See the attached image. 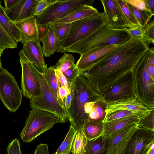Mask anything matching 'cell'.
Listing matches in <instances>:
<instances>
[{"label": "cell", "instance_id": "1", "mask_svg": "<svg viewBox=\"0 0 154 154\" xmlns=\"http://www.w3.org/2000/svg\"><path fill=\"white\" fill-rule=\"evenodd\" d=\"M149 44L141 37H131L88 69L80 72V75L85 76L99 92L134 72L149 49Z\"/></svg>", "mask_w": 154, "mask_h": 154}, {"label": "cell", "instance_id": "2", "mask_svg": "<svg viewBox=\"0 0 154 154\" xmlns=\"http://www.w3.org/2000/svg\"><path fill=\"white\" fill-rule=\"evenodd\" d=\"M69 87L72 98L70 107L66 109L68 120L76 131L82 130L94 104L104 101L84 75L77 77Z\"/></svg>", "mask_w": 154, "mask_h": 154}, {"label": "cell", "instance_id": "3", "mask_svg": "<svg viewBox=\"0 0 154 154\" xmlns=\"http://www.w3.org/2000/svg\"><path fill=\"white\" fill-rule=\"evenodd\" d=\"M127 28L114 29L105 25L64 49L61 53H75L81 54L95 48L114 45H120L131 37Z\"/></svg>", "mask_w": 154, "mask_h": 154}, {"label": "cell", "instance_id": "4", "mask_svg": "<svg viewBox=\"0 0 154 154\" xmlns=\"http://www.w3.org/2000/svg\"><path fill=\"white\" fill-rule=\"evenodd\" d=\"M67 121L48 111L32 109L20 135L23 141L30 142L38 136L52 128L56 124Z\"/></svg>", "mask_w": 154, "mask_h": 154}, {"label": "cell", "instance_id": "5", "mask_svg": "<svg viewBox=\"0 0 154 154\" xmlns=\"http://www.w3.org/2000/svg\"><path fill=\"white\" fill-rule=\"evenodd\" d=\"M148 56L147 51L137 63L133 75L136 98L150 109H154V78L147 70Z\"/></svg>", "mask_w": 154, "mask_h": 154}, {"label": "cell", "instance_id": "6", "mask_svg": "<svg viewBox=\"0 0 154 154\" xmlns=\"http://www.w3.org/2000/svg\"><path fill=\"white\" fill-rule=\"evenodd\" d=\"M106 25L103 13L99 12L90 16L71 23L67 36L59 45L56 51L61 53L64 49Z\"/></svg>", "mask_w": 154, "mask_h": 154}, {"label": "cell", "instance_id": "7", "mask_svg": "<svg viewBox=\"0 0 154 154\" xmlns=\"http://www.w3.org/2000/svg\"><path fill=\"white\" fill-rule=\"evenodd\" d=\"M33 69L40 84L41 93L40 96L30 99L31 108L50 112L67 121L68 120L65 107L58 100L49 87L43 74L33 65Z\"/></svg>", "mask_w": 154, "mask_h": 154}, {"label": "cell", "instance_id": "8", "mask_svg": "<svg viewBox=\"0 0 154 154\" xmlns=\"http://www.w3.org/2000/svg\"><path fill=\"white\" fill-rule=\"evenodd\" d=\"M94 0H57L37 17L38 25L48 26L84 5H92Z\"/></svg>", "mask_w": 154, "mask_h": 154}, {"label": "cell", "instance_id": "9", "mask_svg": "<svg viewBox=\"0 0 154 154\" xmlns=\"http://www.w3.org/2000/svg\"><path fill=\"white\" fill-rule=\"evenodd\" d=\"M22 94L14 77L2 67L0 69V99L10 112H15L20 106Z\"/></svg>", "mask_w": 154, "mask_h": 154}, {"label": "cell", "instance_id": "10", "mask_svg": "<svg viewBox=\"0 0 154 154\" xmlns=\"http://www.w3.org/2000/svg\"><path fill=\"white\" fill-rule=\"evenodd\" d=\"M99 93L107 103L136 98L133 72L125 75L110 86L99 91Z\"/></svg>", "mask_w": 154, "mask_h": 154}, {"label": "cell", "instance_id": "11", "mask_svg": "<svg viewBox=\"0 0 154 154\" xmlns=\"http://www.w3.org/2000/svg\"><path fill=\"white\" fill-rule=\"evenodd\" d=\"M22 68L21 88L24 96L30 99L40 95V85L33 69V65L27 59L22 51L19 53Z\"/></svg>", "mask_w": 154, "mask_h": 154}, {"label": "cell", "instance_id": "12", "mask_svg": "<svg viewBox=\"0 0 154 154\" xmlns=\"http://www.w3.org/2000/svg\"><path fill=\"white\" fill-rule=\"evenodd\" d=\"M154 142V131L138 127L129 140L125 154H145Z\"/></svg>", "mask_w": 154, "mask_h": 154}, {"label": "cell", "instance_id": "13", "mask_svg": "<svg viewBox=\"0 0 154 154\" xmlns=\"http://www.w3.org/2000/svg\"><path fill=\"white\" fill-rule=\"evenodd\" d=\"M103 8V12L108 27L114 29L127 28L125 18L117 0H100Z\"/></svg>", "mask_w": 154, "mask_h": 154}, {"label": "cell", "instance_id": "14", "mask_svg": "<svg viewBox=\"0 0 154 154\" xmlns=\"http://www.w3.org/2000/svg\"><path fill=\"white\" fill-rule=\"evenodd\" d=\"M118 46L114 45L95 48L80 54L75 66L80 73L85 71L106 56Z\"/></svg>", "mask_w": 154, "mask_h": 154}, {"label": "cell", "instance_id": "15", "mask_svg": "<svg viewBox=\"0 0 154 154\" xmlns=\"http://www.w3.org/2000/svg\"><path fill=\"white\" fill-rule=\"evenodd\" d=\"M13 22L19 31V42L23 45L30 42H33L40 45L41 41L36 17L33 16L22 20Z\"/></svg>", "mask_w": 154, "mask_h": 154}, {"label": "cell", "instance_id": "16", "mask_svg": "<svg viewBox=\"0 0 154 154\" xmlns=\"http://www.w3.org/2000/svg\"><path fill=\"white\" fill-rule=\"evenodd\" d=\"M119 110L131 111L137 115L140 119L146 114L150 109L145 107L136 98L129 99L107 103L105 110L106 116Z\"/></svg>", "mask_w": 154, "mask_h": 154}, {"label": "cell", "instance_id": "17", "mask_svg": "<svg viewBox=\"0 0 154 154\" xmlns=\"http://www.w3.org/2000/svg\"><path fill=\"white\" fill-rule=\"evenodd\" d=\"M38 0H18L11 8L5 9L6 13L13 22L17 21L34 15Z\"/></svg>", "mask_w": 154, "mask_h": 154}, {"label": "cell", "instance_id": "18", "mask_svg": "<svg viewBox=\"0 0 154 154\" xmlns=\"http://www.w3.org/2000/svg\"><path fill=\"white\" fill-rule=\"evenodd\" d=\"M28 60L41 72L44 74L47 68L45 63L42 47L33 42L23 45L21 50Z\"/></svg>", "mask_w": 154, "mask_h": 154}, {"label": "cell", "instance_id": "19", "mask_svg": "<svg viewBox=\"0 0 154 154\" xmlns=\"http://www.w3.org/2000/svg\"><path fill=\"white\" fill-rule=\"evenodd\" d=\"M140 118L134 115L115 119L104 123L103 131L102 137L104 141H107L110 136L114 132L126 126L133 123H138Z\"/></svg>", "mask_w": 154, "mask_h": 154}, {"label": "cell", "instance_id": "20", "mask_svg": "<svg viewBox=\"0 0 154 154\" xmlns=\"http://www.w3.org/2000/svg\"><path fill=\"white\" fill-rule=\"evenodd\" d=\"M98 12L99 11L97 9L93 7L92 5H84L70 13L66 17L55 21L52 24L71 23L90 16Z\"/></svg>", "mask_w": 154, "mask_h": 154}, {"label": "cell", "instance_id": "21", "mask_svg": "<svg viewBox=\"0 0 154 154\" xmlns=\"http://www.w3.org/2000/svg\"><path fill=\"white\" fill-rule=\"evenodd\" d=\"M48 30L41 39L43 44V51L46 57H50L57 51L59 42L51 25H49Z\"/></svg>", "mask_w": 154, "mask_h": 154}, {"label": "cell", "instance_id": "22", "mask_svg": "<svg viewBox=\"0 0 154 154\" xmlns=\"http://www.w3.org/2000/svg\"><path fill=\"white\" fill-rule=\"evenodd\" d=\"M0 24L6 32L17 42H19V31L13 22L5 13L0 1Z\"/></svg>", "mask_w": 154, "mask_h": 154}, {"label": "cell", "instance_id": "23", "mask_svg": "<svg viewBox=\"0 0 154 154\" xmlns=\"http://www.w3.org/2000/svg\"><path fill=\"white\" fill-rule=\"evenodd\" d=\"M137 124L133 123L128 125L113 133L106 141L108 146L105 154H111L119 143Z\"/></svg>", "mask_w": 154, "mask_h": 154}, {"label": "cell", "instance_id": "24", "mask_svg": "<svg viewBox=\"0 0 154 154\" xmlns=\"http://www.w3.org/2000/svg\"><path fill=\"white\" fill-rule=\"evenodd\" d=\"M104 128L103 122H87L84 125L82 131L88 140H95L102 136Z\"/></svg>", "mask_w": 154, "mask_h": 154}, {"label": "cell", "instance_id": "25", "mask_svg": "<svg viewBox=\"0 0 154 154\" xmlns=\"http://www.w3.org/2000/svg\"><path fill=\"white\" fill-rule=\"evenodd\" d=\"M107 142L102 136L94 140H87L83 154H105L107 148Z\"/></svg>", "mask_w": 154, "mask_h": 154}, {"label": "cell", "instance_id": "26", "mask_svg": "<svg viewBox=\"0 0 154 154\" xmlns=\"http://www.w3.org/2000/svg\"><path fill=\"white\" fill-rule=\"evenodd\" d=\"M106 105L107 103L104 101L95 103L89 113L87 122H103L106 116Z\"/></svg>", "mask_w": 154, "mask_h": 154}, {"label": "cell", "instance_id": "27", "mask_svg": "<svg viewBox=\"0 0 154 154\" xmlns=\"http://www.w3.org/2000/svg\"><path fill=\"white\" fill-rule=\"evenodd\" d=\"M87 140L82 130L77 131L72 145V154H83Z\"/></svg>", "mask_w": 154, "mask_h": 154}, {"label": "cell", "instance_id": "28", "mask_svg": "<svg viewBox=\"0 0 154 154\" xmlns=\"http://www.w3.org/2000/svg\"><path fill=\"white\" fill-rule=\"evenodd\" d=\"M77 131L71 125L65 138L54 154H70L73 138Z\"/></svg>", "mask_w": 154, "mask_h": 154}, {"label": "cell", "instance_id": "29", "mask_svg": "<svg viewBox=\"0 0 154 154\" xmlns=\"http://www.w3.org/2000/svg\"><path fill=\"white\" fill-rule=\"evenodd\" d=\"M126 4L137 20L140 26L142 28L145 27L154 14L149 12L138 9L133 6Z\"/></svg>", "mask_w": 154, "mask_h": 154}, {"label": "cell", "instance_id": "30", "mask_svg": "<svg viewBox=\"0 0 154 154\" xmlns=\"http://www.w3.org/2000/svg\"><path fill=\"white\" fill-rule=\"evenodd\" d=\"M127 22L128 28L140 27L137 20L124 0H117Z\"/></svg>", "mask_w": 154, "mask_h": 154}, {"label": "cell", "instance_id": "31", "mask_svg": "<svg viewBox=\"0 0 154 154\" xmlns=\"http://www.w3.org/2000/svg\"><path fill=\"white\" fill-rule=\"evenodd\" d=\"M43 75L49 87L58 100L59 86L57 78L55 74L54 69L53 66L50 67L47 69Z\"/></svg>", "mask_w": 154, "mask_h": 154}, {"label": "cell", "instance_id": "32", "mask_svg": "<svg viewBox=\"0 0 154 154\" xmlns=\"http://www.w3.org/2000/svg\"><path fill=\"white\" fill-rule=\"evenodd\" d=\"M75 65L74 58L72 55L65 53L53 67L55 69L59 70L63 73L69 68Z\"/></svg>", "mask_w": 154, "mask_h": 154}, {"label": "cell", "instance_id": "33", "mask_svg": "<svg viewBox=\"0 0 154 154\" xmlns=\"http://www.w3.org/2000/svg\"><path fill=\"white\" fill-rule=\"evenodd\" d=\"M50 25L58 40L59 45L67 36L70 29L71 23H56Z\"/></svg>", "mask_w": 154, "mask_h": 154}, {"label": "cell", "instance_id": "34", "mask_svg": "<svg viewBox=\"0 0 154 154\" xmlns=\"http://www.w3.org/2000/svg\"><path fill=\"white\" fill-rule=\"evenodd\" d=\"M17 46V43L0 24V48L4 50L6 49L16 48Z\"/></svg>", "mask_w": 154, "mask_h": 154}, {"label": "cell", "instance_id": "35", "mask_svg": "<svg viewBox=\"0 0 154 154\" xmlns=\"http://www.w3.org/2000/svg\"><path fill=\"white\" fill-rule=\"evenodd\" d=\"M138 127L137 123L128 132L119 143L111 154H125L128 143Z\"/></svg>", "mask_w": 154, "mask_h": 154}, {"label": "cell", "instance_id": "36", "mask_svg": "<svg viewBox=\"0 0 154 154\" xmlns=\"http://www.w3.org/2000/svg\"><path fill=\"white\" fill-rule=\"evenodd\" d=\"M137 124L139 127L154 131V109L140 118Z\"/></svg>", "mask_w": 154, "mask_h": 154}, {"label": "cell", "instance_id": "37", "mask_svg": "<svg viewBox=\"0 0 154 154\" xmlns=\"http://www.w3.org/2000/svg\"><path fill=\"white\" fill-rule=\"evenodd\" d=\"M154 21L150 20L147 26L144 28V31L142 38L149 44H154Z\"/></svg>", "mask_w": 154, "mask_h": 154}, {"label": "cell", "instance_id": "38", "mask_svg": "<svg viewBox=\"0 0 154 154\" xmlns=\"http://www.w3.org/2000/svg\"><path fill=\"white\" fill-rule=\"evenodd\" d=\"M134 115H137L130 111L119 110L107 115L106 116L103 122L105 123L117 119Z\"/></svg>", "mask_w": 154, "mask_h": 154}, {"label": "cell", "instance_id": "39", "mask_svg": "<svg viewBox=\"0 0 154 154\" xmlns=\"http://www.w3.org/2000/svg\"><path fill=\"white\" fill-rule=\"evenodd\" d=\"M57 0H39L36 7L34 15L36 17L41 15L50 5Z\"/></svg>", "mask_w": 154, "mask_h": 154}, {"label": "cell", "instance_id": "40", "mask_svg": "<svg viewBox=\"0 0 154 154\" xmlns=\"http://www.w3.org/2000/svg\"><path fill=\"white\" fill-rule=\"evenodd\" d=\"M124 1L127 3L133 6L138 9L151 13L146 0H124Z\"/></svg>", "mask_w": 154, "mask_h": 154}, {"label": "cell", "instance_id": "41", "mask_svg": "<svg viewBox=\"0 0 154 154\" xmlns=\"http://www.w3.org/2000/svg\"><path fill=\"white\" fill-rule=\"evenodd\" d=\"M7 151L8 154H22L20 141L17 138H15L9 143Z\"/></svg>", "mask_w": 154, "mask_h": 154}, {"label": "cell", "instance_id": "42", "mask_svg": "<svg viewBox=\"0 0 154 154\" xmlns=\"http://www.w3.org/2000/svg\"><path fill=\"white\" fill-rule=\"evenodd\" d=\"M63 73L70 83L80 75L79 71L75 65L69 68Z\"/></svg>", "mask_w": 154, "mask_h": 154}, {"label": "cell", "instance_id": "43", "mask_svg": "<svg viewBox=\"0 0 154 154\" xmlns=\"http://www.w3.org/2000/svg\"><path fill=\"white\" fill-rule=\"evenodd\" d=\"M55 74L57 77L59 86H63L68 90L71 83H69L67 81L63 73L60 70L54 69Z\"/></svg>", "mask_w": 154, "mask_h": 154}, {"label": "cell", "instance_id": "44", "mask_svg": "<svg viewBox=\"0 0 154 154\" xmlns=\"http://www.w3.org/2000/svg\"><path fill=\"white\" fill-rule=\"evenodd\" d=\"M127 30L131 37L142 38L144 28L137 27L133 28H127Z\"/></svg>", "mask_w": 154, "mask_h": 154}, {"label": "cell", "instance_id": "45", "mask_svg": "<svg viewBox=\"0 0 154 154\" xmlns=\"http://www.w3.org/2000/svg\"><path fill=\"white\" fill-rule=\"evenodd\" d=\"M69 91L65 87L60 86L59 88L58 100L61 104L64 105V100Z\"/></svg>", "mask_w": 154, "mask_h": 154}, {"label": "cell", "instance_id": "46", "mask_svg": "<svg viewBox=\"0 0 154 154\" xmlns=\"http://www.w3.org/2000/svg\"><path fill=\"white\" fill-rule=\"evenodd\" d=\"M48 146L45 143H40L37 147L33 154H49Z\"/></svg>", "mask_w": 154, "mask_h": 154}, {"label": "cell", "instance_id": "47", "mask_svg": "<svg viewBox=\"0 0 154 154\" xmlns=\"http://www.w3.org/2000/svg\"><path fill=\"white\" fill-rule=\"evenodd\" d=\"M69 91L66 97L65 98L64 105L66 109H68L70 107L72 98V91L70 87H69Z\"/></svg>", "mask_w": 154, "mask_h": 154}, {"label": "cell", "instance_id": "48", "mask_svg": "<svg viewBox=\"0 0 154 154\" xmlns=\"http://www.w3.org/2000/svg\"><path fill=\"white\" fill-rule=\"evenodd\" d=\"M18 0H4L3 1L5 4V8L8 9L15 4Z\"/></svg>", "mask_w": 154, "mask_h": 154}, {"label": "cell", "instance_id": "49", "mask_svg": "<svg viewBox=\"0 0 154 154\" xmlns=\"http://www.w3.org/2000/svg\"><path fill=\"white\" fill-rule=\"evenodd\" d=\"M147 69L151 76L154 78V66L150 64L148 60V57L147 60Z\"/></svg>", "mask_w": 154, "mask_h": 154}, {"label": "cell", "instance_id": "50", "mask_svg": "<svg viewBox=\"0 0 154 154\" xmlns=\"http://www.w3.org/2000/svg\"><path fill=\"white\" fill-rule=\"evenodd\" d=\"M146 1L151 13L154 14V1L153 0H146Z\"/></svg>", "mask_w": 154, "mask_h": 154}, {"label": "cell", "instance_id": "51", "mask_svg": "<svg viewBox=\"0 0 154 154\" xmlns=\"http://www.w3.org/2000/svg\"><path fill=\"white\" fill-rule=\"evenodd\" d=\"M145 154H154V142L151 144Z\"/></svg>", "mask_w": 154, "mask_h": 154}, {"label": "cell", "instance_id": "52", "mask_svg": "<svg viewBox=\"0 0 154 154\" xmlns=\"http://www.w3.org/2000/svg\"><path fill=\"white\" fill-rule=\"evenodd\" d=\"M3 51H4V50H2L0 48V69L2 67L1 59V57L2 56V55L3 54Z\"/></svg>", "mask_w": 154, "mask_h": 154}]
</instances>
